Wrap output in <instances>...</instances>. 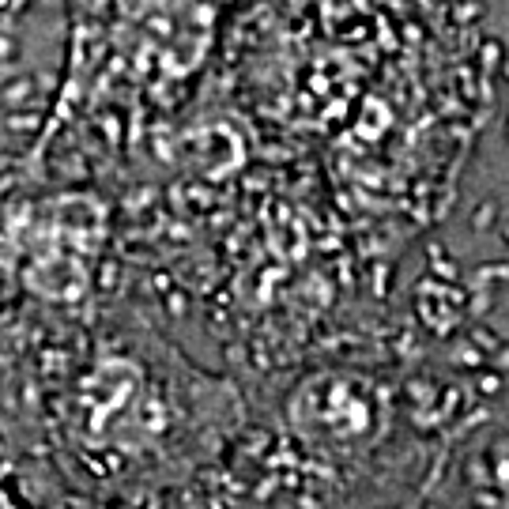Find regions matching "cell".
I'll return each instance as SVG.
<instances>
[{"label":"cell","instance_id":"6da1fadb","mask_svg":"<svg viewBox=\"0 0 509 509\" xmlns=\"http://www.w3.org/2000/svg\"><path fill=\"white\" fill-rule=\"evenodd\" d=\"M106 234V204L91 189L19 185L0 193V272L45 294L87 291Z\"/></svg>","mask_w":509,"mask_h":509},{"label":"cell","instance_id":"7a4b0ae2","mask_svg":"<svg viewBox=\"0 0 509 509\" xmlns=\"http://www.w3.org/2000/svg\"><path fill=\"white\" fill-rule=\"evenodd\" d=\"M31 4H34V0H0V23H4V19H15L19 12H27Z\"/></svg>","mask_w":509,"mask_h":509},{"label":"cell","instance_id":"3957f363","mask_svg":"<svg viewBox=\"0 0 509 509\" xmlns=\"http://www.w3.org/2000/svg\"><path fill=\"white\" fill-rule=\"evenodd\" d=\"M0 509H19V505H15V494H12V487L4 483V472H0Z\"/></svg>","mask_w":509,"mask_h":509}]
</instances>
